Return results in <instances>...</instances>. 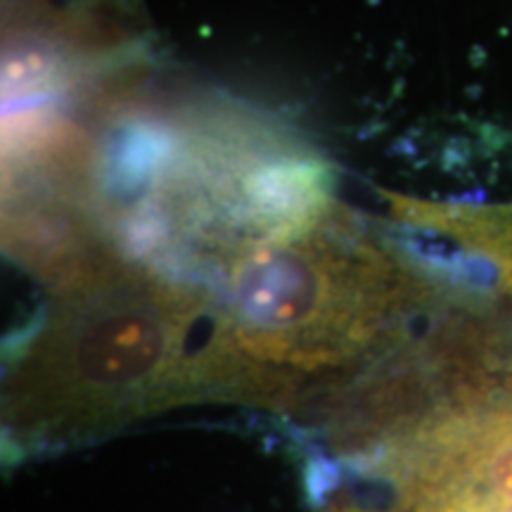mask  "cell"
Here are the masks:
<instances>
[{"instance_id": "1", "label": "cell", "mask_w": 512, "mask_h": 512, "mask_svg": "<svg viewBox=\"0 0 512 512\" xmlns=\"http://www.w3.org/2000/svg\"><path fill=\"white\" fill-rule=\"evenodd\" d=\"M207 399L247 401L209 292L100 252L57 273L5 368L3 420L29 453Z\"/></svg>"}, {"instance_id": "2", "label": "cell", "mask_w": 512, "mask_h": 512, "mask_svg": "<svg viewBox=\"0 0 512 512\" xmlns=\"http://www.w3.org/2000/svg\"><path fill=\"white\" fill-rule=\"evenodd\" d=\"M223 335L256 406H292L389 347L411 297L392 256L351 228L330 200L297 214L242 211L238 228L207 230Z\"/></svg>"}, {"instance_id": "3", "label": "cell", "mask_w": 512, "mask_h": 512, "mask_svg": "<svg viewBox=\"0 0 512 512\" xmlns=\"http://www.w3.org/2000/svg\"><path fill=\"white\" fill-rule=\"evenodd\" d=\"M313 512H401V510H387V508H377L373 503L361 501V498L354 496H337L323 505V508L313 510Z\"/></svg>"}]
</instances>
